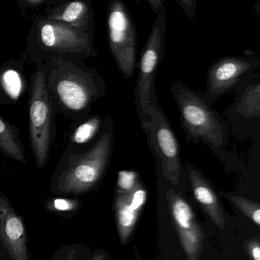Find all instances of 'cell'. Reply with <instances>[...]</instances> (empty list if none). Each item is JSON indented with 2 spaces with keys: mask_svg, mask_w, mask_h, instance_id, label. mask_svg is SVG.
Segmentation results:
<instances>
[{
  "mask_svg": "<svg viewBox=\"0 0 260 260\" xmlns=\"http://www.w3.org/2000/svg\"><path fill=\"white\" fill-rule=\"evenodd\" d=\"M44 68L54 110L73 122L89 117L94 103L106 94L103 76L85 63L63 62Z\"/></svg>",
  "mask_w": 260,
  "mask_h": 260,
  "instance_id": "6da1fadb",
  "label": "cell"
},
{
  "mask_svg": "<svg viewBox=\"0 0 260 260\" xmlns=\"http://www.w3.org/2000/svg\"><path fill=\"white\" fill-rule=\"evenodd\" d=\"M115 142L113 119L104 118L101 135L89 148H66L50 181L54 196H80L88 192L101 180L109 166Z\"/></svg>",
  "mask_w": 260,
  "mask_h": 260,
  "instance_id": "7a4b0ae2",
  "label": "cell"
},
{
  "mask_svg": "<svg viewBox=\"0 0 260 260\" xmlns=\"http://www.w3.org/2000/svg\"><path fill=\"white\" fill-rule=\"evenodd\" d=\"M21 58L37 66L81 62L98 55L94 39L83 31L38 15L32 19Z\"/></svg>",
  "mask_w": 260,
  "mask_h": 260,
  "instance_id": "3957f363",
  "label": "cell"
},
{
  "mask_svg": "<svg viewBox=\"0 0 260 260\" xmlns=\"http://www.w3.org/2000/svg\"><path fill=\"white\" fill-rule=\"evenodd\" d=\"M180 114L181 125L191 144L205 143L214 151H222L230 140L226 121L202 95L180 81L171 86Z\"/></svg>",
  "mask_w": 260,
  "mask_h": 260,
  "instance_id": "277c9868",
  "label": "cell"
},
{
  "mask_svg": "<svg viewBox=\"0 0 260 260\" xmlns=\"http://www.w3.org/2000/svg\"><path fill=\"white\" fill-rule=\"evenodd\" d=\"M29 141L38 170H43L49 160L57 134L55 110L48 95L46 71L37 66L29 86Z\"/></svg>",
  "mask_w": 260,
  "mask_h": 260,
  "instance_id": "5b68a950",
  "label": "cell"
},
{
  "mask_svg": "<svg viewBox=\"0 0 260 260\" xmlns=\"http://www.w3.org/2000/svg\"><path fill=\"white\" fill-rule=\"evenodd\" d=\"M165 6L156 14L151 32L141 51L138 63V77L134 90L135 106L141 127L150 118L152 109L151 93L155 89L154 79L161 60L164 57V38L167 28Z\"/></svg>",
  "mask_w": 260,
  "mask_h": 260,
  "instance_id": "8992f818",
  "label": "cell"
},
{
  "mask_svg": "<svg viewBox=\"0 0 260 260\" xmlns=\"http://www.w3.org/2000/svg\"><path fill=\"white\" fill-rule=\"evenodd\" d=\"M156 88L151 93L152 105L148 121L142 126L147 142L156 160L160 166L162 176L172 185L180 180L182 162L176 135L156 100Z\"/></svg>",
  "mask_w": 260,
  "mask_h": 260,
  "instance_id": "52a82bcc",
  "label": "cell"
},
{
  "mask_svg": "<svg viewBox=\"0 0 260 260\" xmlns=\"http://www.w3.org/2000/svg\"><path fill=\"white\" fill-rule=\"evenodd\" d=\"M108 40L112 57L121 75L130 79L137 68V31L132 16L121 0L108 7Z\"/></svg>",
  "mask_w": 260,
  "mask_h": 260,
  "instance_id": "ba28073f",
  "label": "cell"
},
{
  "mask_svg": "<svg viewBox=\"0 0 260 260\" xmlns=\"http://www.w3.org/2000/svg\"><path fill=\"white\" fill-rule=\"evenodd\" d=\"M259 63V58L254 57L253 54L221 57L210 68L207 76L206 89L201 93L209 104H212L220 95L248 78Z\"/></svg>",
  "mask_w": 260,
  "mask_h": 260,
  "instance_id": "9c48e42d",
  "label": "cell"
},
{
  "mask_svg": "<svg viewBox=\"0 0 260 260\" xmlns=\"http://www.w3.org/2000/svg\"><path fill=\"white\" fill-rule=\"evenodd\" d=\"M0 260H31L25 221L1 191Z\"/></svg>",
  "mask_w": 260,
  "mask_h": 260,
  "instance_id": "30bf717a",
  "label": "cell"
},
{
  "mask_svg": "<svg viewBox=\"0 0 260 260\" xmlns=\"http://www.w3.org/2000/svg\"><path fill=\"white\" fill-rule=\"evenodd\" d=\"M173 223L181 246L188 260H199L203 249L204 236L191 205L177 191H167Z\"/></svg>",
  "mask_w": 260,
  "mask_h": 260,
  "instance_id": "8fae6325",
  "label": "cell"
},
{
  "mask_svg": "<svg viewBox=\"0 0 260 260\" xmlns=\"http://www.w3.org/2000/svg\"><path fill=\"white\" fill-rule=\"evenodd\" d=\"M42 15L47 19L66 24L93 37L95 18L89 1L50 0Z\"/></svg>",
  "mask_w": 260,
  "mask_h": 260,
  "instance_id": "7c38bea8",
  "label": "cell"
},
{
  "mask_svg": "<svg viewBox=\"0 0 260 260\" xmlns=\"http://www.w3.org/2000/svg\"><path fill=\"white\" fill-rule=\"evenodd\" d=\"M146 201V191L138 182L128 191L117 190L115 199V219L120 241L127 243L138 221Z\"/></svg>",
  "mask_w": 260,
  "mask_h": 260,
  "instance_id": "4fadbf2b",
  "label": "cell"
},
{
  "mask_svg": "<svg viewBox=\"0 0 260 260\" xmlns=\"http://www.w3.org/2000/svg\"><path fill=\"white\" fill-rule=\"evenodd\" d=\"M186 167L196 200L209 216L213 223L220 230L224 229L226 220L220 201L214 188L193 166L187 164Z\"/></svg>",
  "mask_w": 260,
  "mask_h": 260,
  "instance_id": "5bb4252c",
  "label": "cell"
},
{
  "mask_svg": "<svg viewBox=\"0 0 260 260\" xmlns=\"http://www.w3.org/2000/svg\"><path fill=\"white\" fill-rule=\"evenodd\" d=\"M22 58L10 60L0 66V105H13L26 92Z\"/></svg>",
  "mask_w": 260,
  "mask_h": 260,
  "instance_id": "9a60e30c",
  "label": "cell"
},
{
  "mask_svg": "<svg viewBox=\"0 0 260 260\" xmlns=\"http://www.w3.org/2000/svg\"><path fill=\"white\" fill-rule=\"evenodd\" d=\"M104 118L99 115H89L83 121L75 122L71 127L66 148L83 150L89 148L101 135Z\"/></svg>",
  "mask_w": 260,
  "mask_h": 260,
  "instance_id": "2e32d148",
  "label": "cell"
},
{
  "mask_svg": "<svg viewBox=\"0 0 260 260\" xmlns=\"http://www.w3.org/2000/svg\"><path fill=\"white\" fill-rule=\"evenodd\" d=\"M0 153L21 164H26L25 147L19 128L0 115Z\"/></svg>",
  "mask_w": 260,
  "mask_h": 260,
  "instance_id": "e0dca14e",
  "label": "cell"
},
{
  "mask_svg": "<svg viewBox=\"0 0 260 260\" xmlns=\"http://www.w3.org/2000/svg\"><path fill=\"white\" fill-rule=\"evenodd\" d=\"M260 84L258 81L249 85L242 94L236 110L246 117H259L260 113Z\"/></svg>",
  "mask_w": 260,
  "mask_h": 260,
  "instance_id": "ac0fdd59",
  "label": "cell"
},
{
  "mask_svg": "<svg viewBox=\"0 0 260 260\" xmlns=\"http://www.w3.org/2000/svg\"><path fill=\"white\" fill-rule=\"evenodd\" d=\"M228 199L237 207L246 217L255 225L260 226V206L258 202H252L242 196H229Z\"/></svg>",
  "mask_w": 260,
  "mask_h": 260,
  "instance_id": "d6986e66",
  "label": "cell"
},
{
  "mask_svg": "<svg viewBox=\"0 0 260 260\" xmlns=\"http://www.w3.org/2000/svg\"><path fill=\"white\" fill-rule=\"evenodd\" d=\"M86 247L80 243L60 246L53 254L51 260H83Z\"/></svg>",
  "mask_w": 260,
  "mask_h": 260,
  "instance_id": "ffe728a7",
  "label": "cell"
},
{
  "mask_svg": "<svg viewBox=\"0 0 260 260\" xmlns=\"http://www.w3.org/2000/svg\"><path fill=\"white\" fill-rule=\"evenodd\" d=\"M245 250L252 260H260V243L258 237H252L244 243Z\"/></svg>",
  "mask_w": 260,
  "mask_h": 260,
  "instance_id": "44dd1931",
  "label": "cell"
},
{
  "mask_svg": "<svg viewBox=\"0 0 260 260\" xmlns=\"http://www.w3.org/2000/svg\"><path fill=\"white\" fill-rule=\"evenodd\" d=\"M50 0H22L18 1L17 5L21 13H26L33 10H38L42 6L48 5Z\"/></svg>",
  "mask_w": 260,
  "mask_h": 260,
  "instance_id": "7402d4cb",
  "label": "cell"
},
{
  "mask_svg": "<svg viewBox=\"0 0 260 260\" xmlns=\"http://www.w3.org/2000/svg\"><path fill=\"white\" fill-rule=\"evenodd\" d=\"M52 205L53 209L57 210V211H63V210L74 211L75 208L80 206V202L67 200V199H57V200L54 201V204Z\"/></svg>",
  "mask_w": 260,
  "mask_h": 260,
  "instance_id": "603a6c76",
  "label": "cell"
},
{
  "mask_svg": "<svg viewBox=\"0 0 260 260\" xmlns=\"http://www.w3.org/2000/svg\"><path fill=\"white\" fill-rule=\"evenodd\" d=\"M149 4L150 5L153 11L156 14H157L161 9L164 7V1H160V0H157V1H147Z\"/></svg>",
  "mask_w": 260,
  "mask_h": 260,
  "instance_id": "cb8c5ba5",
  "label": "cell"
},
{
  "mask_svg": "<svg viewBox=\"0 0 260 260\" xmlns=\"http://www.w3.org/2000/svg\"><path fill=\"white\" fill-rule=\"evenodd\" d=\"M90 260H107L106 257L105 256L104 254L101 253V252H98V253H95L92 255V258Z\"/></svg>",
  "mask_w": 260,
  "mask_h": 260,
  "instance_id": "d4e9b609",
  "label": "cell"
}]
</instances>
